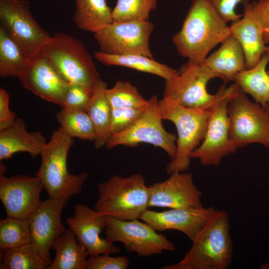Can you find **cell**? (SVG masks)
<instances>
[{"label": "cell", "instance_id": "cell-10", "mask_svg": "<svg viewBox=\"0 0 269 269\" xmlns=\"http://www.w3.org/2000/svg\"><path fill=\"white\" fill-rule=\"evenodd\" d=\"M106 239L114 243H122L129 251L138 256L147 257L174 252L175 245L165 236L158 234L149 224L137 219L122 220L106 216Z\"/></svg>", "mask_w": 269, "mask_h": 269}, {"label": "cell", "instance_id": "cell-25", "mask_svg": "<svg viewBox=\"0 0 269 269\" xmlns=\"http://www.w3.org/2000/svg\"><path fill=\"white\" fill-rule=\"evenodd\" d=\"M107 88L106 83L103 81L93 93L87 109L95 131L94 146L97 149L106 146L111 137L112 107L106 96Z\"/></svg>", "mask_w": 269, "mask_h": 269}, {"label": "cell", "instance_id": "cell-18", "mask_svg": "<svg viewBox=\"0 0 269 269\" xmlns=\"http://www.w3.org/2000/svg\"><path fill=\"white\" fill-rule=\"evenodd\" d=\"M217 210L210 206L171 208L162 212L146 210L140 217L156 231L174 230L192 242Z\"/></svg>", "mask_w": 269, "mask_h": 269}, {"label": "cell", "instance_id": "cell-24", "mask_svg": "<svg viewBox=\"0 0 269 269\" xmlns=\"http://www.w3.org/2000/svg\"><path fill=\"white\" fill-rule=\"evenodd\" d=\"M95 58L107 66H120L132 68L141 72L159 76L165 80L176 77L177 70L143 55H113L98 51L95 52Z\"/></svg>", "mask_w": 269, "mask_h": 269}, {"label": "cell", "instance_id": "cell-34", "mask_svg": "<svg viewBox=\"0 0 269 269\" xmlns=\"http://www.w3.org/2000/svg\"><path fill=\"white\" fill-rule=\"evenodd\" d=\"M146 108H112L110 126L111 137L131 126L140 117Z\"/></svg>", "mask_w": 269, "mask_h": 269}, {"label": "cell", "instance_id": "cell-7", "mask_svg": "<svg viewBox=\"0 0 269 269\" xmlns=\"http://www.w3.org/2000/svg\"><path fill=\"white\" fill-rule=\"evenodd\" d=\"M240 90L235 83L229 86L224 83L216 93L205 136L191 154V158L198 159L203 166H217L224 157L238 149L229 136L228 109L230 102Z\"/></svg>", "mask_w": 269, "mask_h": 269}, {"label": "cell", "instance_id": "cell-4", "mask_svg": "<svg viewBox=\"0 0 269 269\" xmlns=\"http://www.w3.org/2000/svg\"><path fill=\"white\" fill-rule=\"evenodd\" d=\"M163 120L173 123L177 130L176 152L166 167L168 174L187 170L191 153L203 140L211 114L210 109L184 107L175 101L163 97L158 101Z\"/></svg>", "mask_w": 269, "mask_h": 269}, {"label": "cell", "instance_id": "cell-36", "mask_svg": "<svg viewBox=\"0 0 269 269\" xmlns=\"http://www.w3.org/2000/svg\"><path fill=\"white\" fill-rule=\"evenodd\" d=\"M129 265L127 256L113 257L101 254L88 258L86 269H127Z\"/></svg>", "mask_w": 269, "mask_h": 269}, {"label": "cell", "instance_id": "cell-9", "mask_svg": "<svg viewBox=\"0 0 269 269\" xmlns=\"http://www.w3.org/2000/svg\"><path fill=\"white\" fill-rule=\"evenodd\" d=\"M148 101L140 117L127 129L112 136L106 146L111 149L148 143L162 149L172 160L176 155L177 135L164 129L157 96H152Z\"/></svg>", "mask_w": 269, "mask_h": 269}, {"label": "cell", "instance_id": "cell-13", "mask_svg": "<svg viewBox=\"0 0 269 269\" xmlns=\"http://www.w3.org/2000/svg\"><path fill=\"white\" fill-rule=\"evenodd\" d=\"M0 20L29 56L40 51L51 37L33 16L28 0H0Z\"/></svg>", "mask_w": 269, "mask_h": 269}, {"label": "cell", "instance_id": "cell-41", "mask_svg": "<svg viewBox=\"0 0 269 269\" xmlns=\"http://www.w3.org/2000/svg\"><path fill=\"white\" fill-rule=\"evenodd\" d=\"M267 44L268 45H267L266 51L264 54L267 57L269 60V41L267 43Z\"/></svg>", "mask_w": 269, "mask_h": 269}, {"label": "cell", "instance_id": "cell-42", "mask_svg": "<svg viewBox=\"0 0 269 269\" xmlns=\"http://www.w3.org/2000/svg\"><path fill=\"white\" fill-rule=\"evenodd\" d=\"M267 72H268V74H269V70H267Z\"/></svg>", "mask_w": 269, "mask_h": 269}, {"label": "cell", "instance_id": "cell-19", "mask_svg": "<svg viewBox=\"0 0 269 269\" xmlns=\"http://www.w3.org/2000/svg\"><path fill=\"white\" fill-rule=\"evenodd\" d=\"M162 182L149 187L148 207L179 208L202 206V193L194 184L190 173L174 172Z\"/></svg>", "mask_w": 269, "mask_h": 269}, {"label": "cell", "instance_id": "cell-2", "mask_svg": "<svg viewBox=\"0 0 269 269\" xmlns=\"http://www.w3.org/2000/svg\"><path fill=\"white\" fill-rule=\"evenodd\" d=\"M228 213L217 210L204 226L184 258L162 269H226L231 264L233 243Z\"/></svg>", "mask_w": 269, "mask_h": 269}, {"label": "cell", "instance_id": "cell-37", "mask_svg": "<svg viewBox=\"0 0 269 269\" xmlns=\"http://www.w3.org/2000/svg\"><path fill=\"white\" fill-rule=\"evenodd\" d=\"M213 6L224 20L227 23L235 22L240 19L243 14L236 12V6L240 3L243 4L249 0H210Z\"/></svg>", "mask_w": 269, "mask_h": 269}, {"label": "cell", "instance_id": "cell-5", "mask_svg": "<svg viewBox=\"0 0 269 269\" xmlns=\"http://www.w3.org/2000/svg\"><path fill=\"white\" fill-rule=\"evenodd\" d=\"M72 139L59 127L53 131L40 152L41 162L36 176L50 198L69 199L79 194L88 178L85 172L79 174L68 172L67 159Z\"/></svg>", "mask_w": 269, "mask_h": 269}, {"label": "cell", "instance_id": "cell-30", "mask_svg": "<svg viewBox=\"0 0 269 269\" xmlns=\"http://www.w3.org/2000/svg\"><path fill=\"white\" fill-rule=\"evenodd\" d=\"M0 269H48V266L30 243L0 253Z\"/></svg>", "mask_w": 269, "mask_h": 269}, {"label": "cell", "instance_id": "cell-6", "mask_svg": "<svg viewBox=\"0 0 269 269\" xmlns=\"http://www.w3.org/2000/svg\"><path fill=\"white\" fill-rule=\"evenodd\" d=\"M99 197L94 209L122 220L139 219L148 209L149 187L140 173L128 177L114 175L97 185Z\"/></svg>", "mask_w": 269, "mask_h": 269}, {"label": "cell", "instance_id": "cell-32", "mask_svg": "<svg viewBox=\"0 0 269 269\" xmlns=\"http://www.w3.org/2000/svg\"><path fill=\"white\" fill-rule=\"evenodd\" d=\"M106 93L112 108H144L149 103L134 86L127 81H117L112 88L106 89Z\"/></svg>", "mask_w": 269, "mask_h": 269}, {"label": "cell", "instance_id": "cell-17", "mask_svg": "<svg viewBox=\"0 0 269 269\" xmlns=\"http://www.w3.org/2000/svg\"><path fill=\"white\" fill-rule=\"evenodd\" d=\"M66 223L79 243L87 250L88 255H110L120 252V248L101 238V232L106 224V216L83 204H77L73 216L67 218Z\"/></svg>", "mask_w": 269, "mask_h": 269}, {"label": "cell", "instance_id": "cell-23", "mask_svg": "<svg viewBox=\"0 0 269 269\" xmlns=\"http://www.w3.org/2000/svg\"><path fill=\"white\" fill-rule=\"evenodd\" d=\"M51 249L56 254L48 269H86L87 250L70 228L54 241Z\"/></svg>", "mask_w": 269, "mask_h": 269}, {"label": "cell", "instance_id": "cell-15", "mask_svg": "<svg viewBox=\"0 0 269 269\" xmlns=\"http://www.w3.org/2000/svg\"><path fill=\"white\" fill-rule=\"evenodd\" d=\"M44 189L36 176L25 175L7 177L0 174V199L7 217L27 220L41 200Z\"/></svg>", "mask_w": 269, "mask_h": 269}, {"label": "cell", "instance_id": "cell-3", "mask_svg": "<svg viewBox=\"0 0 269 269\" xmlns=\"http://www.w3.org/2000/svg\"><path fill=\"white\" fill-rule=\"evenodd\" d=\"M41 51L68 84L79 85L93 92L103 82L91 55L79 39L58 32L50 37Z\"/></svg>", "mask_w": 269, "mask_h": 269}, {"label": "cell", "instance_id": "cell-12", "mask_svg": "<svg viewBox=\"0 0 269 269\" xmlns=\"http://www.w3.org/2000/svg\"><path fill=\"white\" fill-rule=\"evenodd\" d=\"M176 77L165 80L163 97L176 101L186 107L210 109L216 94L207 89L210 80L220 76L208 69L203 63L187 62Z\"/></svg>", "mask_w": 269, "mask_h": 269}, {"label": "cell", "instance_id": "cell-31", "mask_svg": "<svg viewBox=\"0 0 269 269\" xmlns=\"http://www.w3.org/2000/svg\"><path fill=\"white\" fill-rule=\"evenodd\" d=\"M27 220L6 217L0 220V252L31 243Z\"/></svg>", "mask_w": 269, "mask_h": 269}, {"label": "cell", "instance_id": "cell-40", "mask_svg": "<svg viewBox=\"0 0 269 269\" xmlns=\"http://www.w3.org/2000/svg\"><path fill=\"white\" fill-rule=\"evenodd\" d=\"M267 113V114L269 119V102L266 104L264 106H262Z\"/></svg>", "mask_w": 269, "mask_h": 269}, {"label": "cell", "instance_id": "cell-28", "mask_svg": "<svg viewBox=\"0 0 269 269\" xmlns=\"http://www.w3.org/2000/svg\"><path fill=\"white\" fill-rule=\"evenodd\" d=\"M29 55L0 25V77L1 78L18 77L24 70Z\"/></svg>", "mask_w": 269, "mask_h": 269}, {"label": "cell", "instance_id": "cell-35", "mask_svg": "<svg viewBox=\"0 0 269 269\" xmlns=\"http://www.w3.org/2000/svg\"><path fill=\"white\" fill-rule=\"evenodd\" d=\"M93 92L79 85L69 84L61 108L87 111Z\"/></svg>", "mask_w": 269, "mask_h": 269}, {"label": "cell", "instance_id": "cell-21", "mask_svg": "<svg viewBox=\"0 0 269 269\" xmlns=\"http://www.w3.org/2000/svg\"><path fill=\"white\" fill-rule=\"evenodd\" d=\"M46 143L41 132H28L23 120L18 118L13 125L0 130V160L8 159L19 152L35 157L40 155Z\"/></svg>", "mask_w": 269, "mask_h": 269}, {"label": "cell", "instance_id": "cell-16", "mask_svg": "<svg viewBox=\"0 0 269 269\" xmlns=\"http://www.w3.org/2000/svg\"><path fill=\"white\" fill-rule=\"evenodd\" d=\"M22 86L49 102L62 106L69 84L39 51L29 56L27 64L18 77Z\"/></svg>", "mask_w": 269, "mask_h": 269}, {"label": "cell", "instance_id": "cell-22", "mask_svg": "<svg viewBox=\"0 0 269 269\" xmlns=\"http://www.w3.org/2000/svg\"><path fill=\"white\" fill-rule=\"evenodd\" d=\"M203 63L210 70L218 74L225 83L234 81L238 73L246 69L243 48L232 34Z\"/></svg>", "mask_w": 269, "mask_h": 269}, {"label": "cell", "instance_id": "cell-20", "mask_svg": "<svg viewBox=\"0 0 269 269\" xmlns=\"http://www.w3.org/2000/svg\"><path fill=\"white\" fill-rule=\"evenodd\" d=\"M242 17L232 22L231 33L239 41L244 51L246 69L254 67L265 53L267 45L264 41L262 27L249 1L244 4Z\"/></svg>", "mask_w": 269, "mask_h": 269}, {"label": "cell", "instance_id": "cell-27", "mask_svg": "<svg viewBox=\"0 0 269 269\" xmlns=\"http://www.w3.org/2000/svg\"><path fill=\"white\" fill-rule=\"evenodd\" d=\"M268 64V59L264 54L257 65L238 73L234 80L242 91L250 95L262 106L269 102Z\"/></svg>", "mask_w": 269, "mask_h": 269}, {"label": "cell", "instance_id": "cell-14", "mask_svg": "<svg viewBox=\"0 0 269 269\" xmlns=\"http://www.w3.org/2000/svg\"><path fill=\"white\" fill-rule=\"evenodd\" d=\"M68 200L49 197L41 201L27 219L31 244L48 267L52 263L50 251L52 244L67 230L62 222L61 214Z\"/></svg>", "mask_w": 269, "mask_h": 269}, {"label": "cell", "instance_id": "cell-29", "mask_svg": "<svg viewBox=\"0 0 269 269\" xmlns=\"http://www.w3.org/2000/svg\"><path fill=\"white\" fill-rule=\"evenodd\" d=\"M56 118L60 127L71 137L94 141L95 131L87 111L62 108Z\"/></svg>", "mask_w": 269, "mask_h": 269}, {"label": "cell", "instance_id": "cell-1", "mask_svg": "<svg viewBox=\"0 0 269 269\" xmlns=\"http://www.w3.org/2000/svg\"><path fill=\"white\" fill-rule=\"evenodd\" d=\"M231 34L230 26L210 0H191L181 28L172 39L188 62L203 63L209 52Z\"/></svg>", "mask_w": 269, "mask_h": 269}, {"label": "cell", "instance_id": "cell-8", "mask_svg": "<svg viewBox=\"0 0 269 269\" xmlns=\"http://www.w3.org/2000/svg\"><path fill=\"white\" fill-rule=\"evenodd\" d=\"M229 136L238 148L251 143L269 147V119L265 109L240 90L228 106Z\"/></svg>", "mask_w": 269, "mask_h": 269}, {"label": "cell", "instance_id": "cell-11", "mask_svg": "<svg viewBox=\"0 0 269 269\" xmlns=\"http://www.w3.org/2000/svg\"><path fill=\"white\" fill-rule=\"evenodd\" d=\"M154 27L148 20L113 21L94 36L102 52L153 58L149 42Z\"/></svg>", "mask_w": 269, "mask_h": 269}, {"label": "cell", "instance_id": "cell-38", "mask_svg": "<svg viewBox=\"0 0 269 269\" xmlns=\"http://www.w3.org/2000/svg\"><path fill=\"white\" fill-rule=\"evenodd\" d=\"M251 3L263 29L264 41L267 44L269 41V0L254 1Z\"/></svg>", "mask_w": 269, "mask_h": 269}, {"label": "cell", "instance_id": "cell-33", "mask_svg": "<svg viewBox=\"0 0 269 269\" xmlns=\"http://www.w3.org/2000/svg\"><path fill=\"white\" fill-rule=\"evenodd\" d=\"M158 0H117L112 9L114 21L148 20Z\"/></svg>", "mask_w": 269, "mask_h": 269}, {"label": "cell", "instance_id": "cell-39", "mask_svg": "<svg viewBox=\"0 0 269 269\" xmlns=\"http://www.w3.org/2000/svg\"><path fill=\"white\" fill-rule=\"evenodd\" d=\"M9 95L3 88L0 89V130L13 125L16 120V114L9 109Z\"/></svg>", "mask_w": 269, "mask_h": 269}, {"label": "cell", "instance_id": "cell-26", "mask_svg": "<svg viewBox=\"0 0 269 269\" xmlns=\"http://www.w3.org/2000/svg\"><path fill=\"white\" fill-rule=\"evenodd\" d=\"M73 21L79 28L95 33L114 20L106 0H75Z\"/></svg>", "mask_w": 269, "mask_h": 269}]
</instances>
